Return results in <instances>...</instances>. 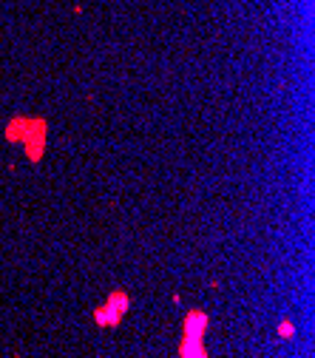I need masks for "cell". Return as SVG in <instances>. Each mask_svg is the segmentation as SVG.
<instances>
[{"label": "cell", "mask_w": 315, "mask_h": 358, "mask_svg": "<svg viewBox=\"0 0 315 358\" xmlns=\"http://www.w3.org/2000/svg\"><path fill=\"white\" fill-rule=\"evenodd\" d=\"M204 327H207V316H202V313H190V316H187V321H185V336H190V338H202Z\"/></svg>", "instance_id": "2"}, {"label": "cell", "mask_w": 315, "mask_h": 358, "mask_svg": "<svg viewBox=\"0 0 315 358\" xmlns=\"http://www.w3.org/2000/svg\"><path fill=\"white\" fill-rule=\"evenodd\" d=\"M278 333H281V336H293V327H290V324H281V330H278Z\"/></svg>", "instance_id": "4"}, {"label": "cell", "mask_w": 315, "mask_h": 358, "mask_svg": "<svg viewBox=\"0 0 315 358\" xmlns=\"http://www.w3.org/2000/svg\"><path fill=\"white\" fill-rule=\"evenodd\" d=\"M125 307H128V298H125L122 293H114L111 296V301H108V310H97L94 318H97V324L100 327H114V324H119Z\"/></svg>", "instance_id": "1"}, {"label": "cell", "mask_w": 315, "mask_h": 358, "mask_svg": "<svg viewBox=\"0 0 315 358\" xmlns=\"http://www.w3.org/2000/svg\"><path fill=\"white\" fill-rule=\"evenodd\" d=\"M179 356L182 358H207L204 356V350H202V338H190V336H185L182 338Z\"/></svg>", "instance_id": "3"}]
</instances>
